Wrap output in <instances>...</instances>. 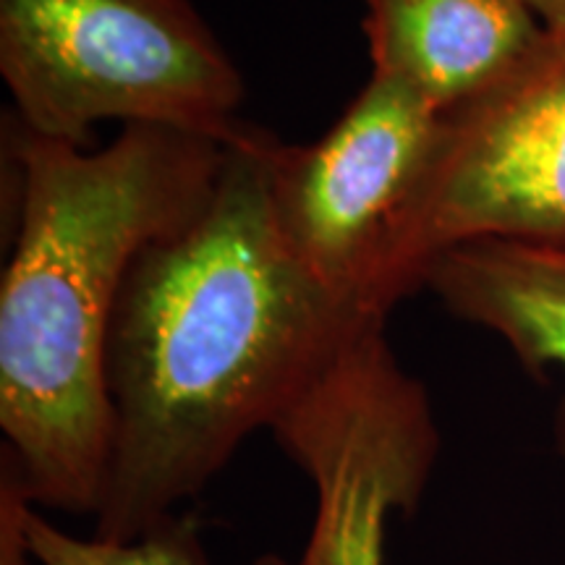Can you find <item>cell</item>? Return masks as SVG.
I'll return each mask as SVG.
<instances>
[{
  "mask_svg": "<svg viewBox=\"0 0 565 565\" xmlns=\"http://www.w3.org/2000/svg\"><path fill=\"white\" fill-rule=\"evenodd\" d=\"M526 6L550 30H565V0H526Z\"/></svg>",
  "mask_w": 565,
  "mask_h": 565,
  "instance_id": "11",
  "label": "cell"
},
{
  "mask_svg": "<svg viewBox=\"0 0 565 565\" xmlns=\"http://www.w3.org/2000/svg\"><path fill=\"white\" fill-rule=\"evenodd\" d=\"M26 542L38 565H210L200 521L189 513H173L134 540L79 536L42 515L26 513ZM254 565H294V561L267 553Z\"/></svg>",
  "mask_w": 565,
  "mask_h": 565,
  "instance_id": "9",
  "label": "cell"
},
{
  "mask_svg": "<svg viewBox=\"0 0 565 565\" xmlns=\"http://www.w3.org/2000/svg\"><path fill=\"white\" fill-rule=\"evenodd\" d=\"M424 288L448 312L490 330L511 345L532 374L565 372V246L529 242H475L440 254ZM565 450V404L557 414Z\"/></svg>",
  "mask_w": 565,
  "mask_h": 565,
  "instance_id": "8",
  "label": "cell"
},
{
  "mask_svg": "<svg viewBox=\"0 0 565 565\" xmlns=\"http://www.w3.org/2000/svg\"><path fill=\"white\" fill-rule=\"evenodd\" d=\"M374 322L275 422L282 456L309 479L312 526L294 565H385L387 521L414 515L433 479V401Z\"/></svg>",
  "mask_w": 565,
  "mask_h": 565,
  "instance_id": "5",
  "label": "cell"
},
{
  "mask_svg": "<svg viewBox=\"0 0 565 565\" xmlns=\"http://www.w3.org/2000/svg\"><path fill=\"white\" fill-rule=\"evenodd\" d=\"M275 145L244 124L200 207L126 275L108 338L110 471L92 534L134 540L179 513L353 338L387 322L330 294L282 242Z\"/></svg>",
  "mask_w": 565,
  "mask_h": 565,
  "instance_id": "1",
  "label": "cell"
},
{
  "mask_svg": "<svg viewBox=\"0 0 565 565\" xmlns=\"http://www.w3.org/2000/svg\"><path fill=\"white\" fill-rule=\"evenodd\" d=\"M34 508L17 471L0 458V565H38L26 542V513Z\"/></svg>",
  "mask_w": 565,
  "mask_h": 565,
  "instance_id": "10",
  "label": "cell"
},
{
  "mask_svg": "<svg viewBox=\"0 0 565 565\" xmlns=\"http://www.w3.org/2000/svg\"><path fill=\"white\" fill-rule=\"evenodd\" d=\"M13 126L19 221L0 282V458L34 508L95 519L113 450L118 296L134 259L207 196L225 141L124 126L89 152Z\"/></svg>",
  "mask_w": 565,
  "mask_h": 565,
  "instance_id": "2",
  "label": "cell"
},
{
  "mask_svg": "<svg viewBox=\"0 0 565 565\" xmlns=\"http://www.w3.org/2000/svg\"><path fill=\"white\" fill-rule=\"evenodd\" d=\"M443 113L372 74L315 145L273 152L270 200L282 242L338 299L380 315L372 288L387 238L435 150Z\"/></svg>",
  "mask_w": 565,
  "mask_h": 565,
  "instance_id": "6",
  "label": "cell"
},
{
  "mask_svg": "<svg viewBox=\"0 0 565 565\" xmlns=\"http://www.w3.org/2000/svg\"><path fill=\"white\" fill-rule=\"evenodd\" d=\"M372 74L445 113L475 100L536 45L545 24L526 0H364Z\"/></svg>",
  "mask_w": 565,
  "mask_h": 565,
  "instance_id": "7",
  "label": "cell"
},
{
  "mask_svg": "<svg viewBox=\"0 0 565 565\" xmlns=\"http://www.w3.org/2000/svg\"><path fill=\"white\" fill-rule=\"evenodd\" d=\"M492 238L565 246V30L545 26L503 79L445 113L387 238L372 307L387 317L440 254Z\"/></svg>",
  "mask_w": 565,
  "mask_h": 565,
  "instance_id": "4",
  "label": "cell"
},
{
  "mask_svg": "<svg viewBox=\"0 0 565 565\" xmlns=\"http://www.w3.org/2000/svg\"><path fill=\"white\" fill-rule=\"evenodd\" d=\"M0 74L26 131L76 147L105 121L244 126L242 71L189 0H0Z\"/></svg>",
  "mask_w": 565,
  "mask_h": 565,
  "instance_id": "3",
  "label": "cell"
}]
</instances>
